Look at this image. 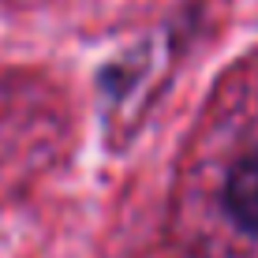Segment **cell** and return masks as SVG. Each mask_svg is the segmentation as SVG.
<instances>
[{
    "label": "cell",
    "instance_id": "cell-1",
    "mask_svg": "<svg viewBox=\"0 0 258 258\" xmlns=\"http://www.w3.org/2000/svg\"><path fill=\"white\" fill-rule=\"evenodd\" d=\"M180 258H258V64L213 101L180 176Z\"/></svg>",
    "mask_w": 258,
    "mask_h": 258
}]
</instances>
